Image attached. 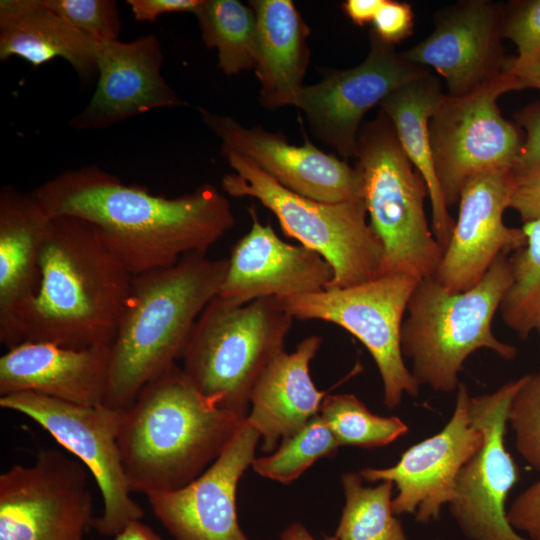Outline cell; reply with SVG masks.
I'll use <instances>...</instances> for the list:
<instances>
[{
    "label": "cell",
    "mask_w": 540,
    "mask_h": 540,
    "mask_svg": "<svg viewBox=\"0 0 540 540\" xmlns=\"http://www.w3.org/2000/svg\"><path fill=\"white\" fill-rule=\"evenodd\" d=\"M245 419L202 394L174 365L123 409L118 446L131 491L147 496L189 484L219 457Z\"/></svg>",
    "instance_id": "3"
},
{
    "label": "cell",
    "mask_w": 540,
    "mask_h": 540,
    "mask_svg": "<svg viewBox=\"0 0 540 540\" xmlns=\"http://www.w3.org/2000/svg\"><path fill=\"white\" fill-rule=\"evenodd\" d=\"M338 441L318 414L293 434L283 438L271 454L254 458L251 467L262 477L289 484L317 460L334 456Z\"/></svg>",
    "instance_id": "32"
},
{
    "label": "cell",
    "mask_w": 540,
    "mask_h": 540,
    "mask_svg": "<svg viewBox=\"0 0 540 540\" xmlns=\"http://www.w3.org/2000/svg\"><path fill=\"white\" fill-rule=\"evenodd\" d=\"M88 469L56 448L0 475V540H84L93 520Z\"/></svg>",
    "instance_id": "12"
},
{
    "label": "cell",
    "mask_w": 540,
    "mask_h": 540,
    "mask_svg": "<svg viewBox=\"0 0 540 540\" xmlns=\"http://www.w3.org/2000/svg\"><path fill=\"white\" fill-rule=\"evenodd\" d=\"M202 0H128L133 17L139 22H154L159 16L175 12H194Z\"/></svg>",
    "instance_id": "40"
},
{
    "label": "cell",
    "mask_w": 540,
    "mask_h": 540,
    "mask_svg": "<svg viewBox=\"0 0 540 540\" xmlns=\"http://www.w3.org/2000/svg\"><path fill=\"white\" fill-rule=\"evenodd\" d=\"M319 415L340 446L381 447L408 432V426L400 418L372 413L353 394L326 396Z\"/></svg>",
    "instance_id": "31"
},
{
    "label": "cell",
    "mask_w": 540,
    "mask_h": 540,
    "mask_svg": "<svg viewBox=\"0 0 540 540\" xmlns=\"http://www.w3.org/2000/svg\"><path fill=\"white\" fill-rule=\"evenodd\" d=\"M456 391L453 414L441 431L408 448L395 465L359 472L364 481L396 486V515L413 514L419 523L438 520L453 498L460 470L483 445L484 435L470 416L468 389L460 383Z\"/></svg>",
    "instance_id": "15"
},
{
    "label": "cell",
    "mask_w": 540,
    "mask_h": 540,
    "mask_svg": "<svg viewBox=\"0 0 540 540\" xmlns=\"http://www.w3.org/2000/svg\"><path fill=\"white\" fill-rule=\"evenodd\" d=\"M199 112L204 124L221 140V152L247 157L286 189L329 203L363 198L359 171L346 160L319 150L308 139L296 146L260 126L248 128L205 108Z\"/></svg>",
    "instance_id": "16"
},
{
    "label": "cell",
    "mask_w": 540,
    "mask_h": 540,
    "mask_svg": "<svg viewBox=\"0 0 540 540\" xmlns=\"http://www.w3.org/2000/svg\"><path fill=\"white\" fill-rule=\"evenodd\" d=\"M293 320L273 297L233 305L216 296L193 328L182 369L202 394L247 417L253 387L285 351Z\"/></svg>",
    "instance_id": "7"
},
{
    "label": "cell",
    "mask_w": 540,
    "mask_h": 540,
    "mask_svg": "<svg viewBox=\"0 0 540 540\" xmlns=\"http://www.w3.org/2000/svg\"><path fill=\"white\" fill-rule=\"evenodd\" d=\"M280 540H318L301 523H293L286 527L280 534ZM324 540H337L336 537L329 536Z\"/></svg>",
    "instance_id": "44"
},
{
    "label": "cell",
    "mask_w": 540,
    "mask_h": 540,
    "mask_svg": "<svg viewBox=\"0 0 540 540\" xmlns=\"http://www.w3.org/2000/svg\"><path fill=\"white\" fill-rule=\"evenodd\" d=\"M512 282L510 258L502 254L483 278L462 292H452L434 277L418 281L401 330L403 356L417 383L452 393L466 359L486 348L512 360L517 348L493 334L492 321Z\"/></svg>",
    "instance_id": "5"
},
{
    "label": "cell",
    "mask_w": 540,
    "mask_h": 540,
    "mask_svg": "<svg viewBox=\"0 0 540 540\" xmlns=\"http://www.w3.org/2000/svg\"><path fill=\"white\" fill-rule=\"evenodd\" d=\"M429 72L406 61L394 45L372 30L370 49L359 65L333 70L315 84L305 85L298 108L312 134L343 158L355 157L365 114L393 91Z\"/></svg>",
    "instance_id": "14"
},
{
    "label": "cell",
    "mask_w": 540,
    "mask_h": 540,
    "mask_svg": "<svg viewBox=\"0 0 540 540\" xmlns=\"http://www.w3.org/2000/svg\"><path fill=\"white\" fill-rule=\"evenodd\" d=\"M383 0H347L342 3L343 12L356 25L372 23Z\"/></svg>",
    "instance_id": "41"
},
{
    "label": "cell",
    "mask_w": 540,
    "mask_h": 540,
    "mask_svg": "<svg viewBox=\"0 0 540 540\" xmlns=\"http://www.w3.org/2000/svg\"><path fill=\"white\" fill-rule=\"evenodd\" d=\"M355 158L369 225L383 249L380 276L406 274L419 281L434 277L444 249L426 217L428 188L381 109L362 125Z\"/></svg>",
    "instance_id": "6"
},
{
    "label": "cell",
    "mask_w": 540,
    "mask_h": 540,
    "mask_svg": "<svg viewBox=\"0 0 540 540\" xmlns=\"http://www.w3.org/2000/svg\"><path fill=\"white\" fill-rule=\"evenodd\" d=\"M536 331H538L540 333V319L538 321V324H537V327H536Z\"/></svg>",
    "instance_id": "45"
},
{
    "label": "cell",
    "mask_w": 540,
    "mask_h": 540,
    "mask_svg": "<svg viewBox=\"0 0 540 540\" xmlns=\"http://www.w3.org/2000/svg\"><path fill=\"white\" fill-rule=\"evenodd\" d=\"M0 407L21 413L46 430L93 475L103 499V511L91 527L115 537L144 510L131 496L118 446L123 409L101 404L83 406L32 392L0 396Z\"/></svg>",
    "instance_id": "11"
},
{
    "label": "cell",
    "mask_w": 540,
    "mask_h": 540,
    "mask_svg": "<svg viewBox=\"0 0 540 540\" xmlns=\"http://www.w3.org/2000/svg\"><path fill=\"white\" fill-rule=\"evenodd\" d=\"M443 96L440 81L429 71L393 91L380 103V108L391 121L406 156L427 185L432 231L445 250L455 220L438 183L429 137V121Z\"/></svg>",
    "instance_id": "27"
},
{
    "label": "cell",
    "mask_w": 540,
    "mask_h": 540,
    "mask_svg": "<svg viewBox=\"0 0 540 540\" xmlns=\"http://www.w3.org/2000/svg\"><path fill=\"white\" fill-rule=\"evenodd\" d=\"M514 184L512 169H497L472 177L462 188L458 218L434 276L449 291L475 286L497 257L526 244L522 228L503 221Z\"/></svg>",
    "instance_id": "18"
},
{
    "label": "cell",
    "mask_w": 540,
    "mask_h": 540,
    "mask_svg": "<svg viewBox=\"0 0 540 540\" xmlns=\"http://www.w3.org/2000/svg\"><path fill=\"white\" fill-rule=\"evenodd\" d=\"M222 155L233 170L223 176L222 189L233 197L258 200L276 216L284 234L320 254L334 273L328 288L380 276L383 249L367 222L363 198L337 203L310 199L281 186L247 157Z\"/></svg>",
    "instance_id": "8"
},
{
    "label": "cell",
    "mask_w": 540,
    "mask_h": 540,
    "mask_svg": "<svg viewBox=\"0 0 540 540\" xmlns=\"http://www.w3.org/2000/svg\"><path fill=\"white\" fill-rule=\"evenodd\" d=\"M505 71L514 75L521 83L522 88H535L540 90V54L532 61L516 65L507 58Z\"/></svg>",
    "instance_id": "42"
},
{
    "label": "cell",
    "mask_w": 540,
    "mask_h": 540,
    "mask_svg": "<svg viewBox=\"0 0 540 540\" xmlns=\"http://www.w3.org/2000/svg\"><path fill=\"white\" fill-rule=\"evenodd\" d=\"M518 452L540 473V371L523 376L511 403L509 422Z\"/></svg>",
    "instance_id": "33"
},
{
    "label": "cell",
    "mask_w": 540,
    "mask_h": 540,
    "mask_svg": "<svg viewBox=\"0 0 540 540\" xmlns=\"http://www.w3.org/2000/svg\"><path fill=\"white\" fill-rule=\"evenodd\" d=\"M321 343L317 335L304 338L295 351L275 357L256 381L246 421L260 435L263 452H273L279 441L319 414L326 392L315 386L310 363Z\"/></svg>",
    "instance_id": "24"
},
{
    "label": "cell",
    "mask_w": 540,
    "mask_h": 540,
    "mask_svg": "<svg viewBox=\"0 0 540 540\" xmlns=\"http://www.w3.org/2000/svg\"><path fill=\"white\" fill-rule=\"evenodd\" d=\"M501 35L517 48V56L510 57L513 64H526L536 58L540 54V0L502 6Z\"/></svg>",
    "instance_id": "35"
},
{
    "label": "cell",
    "mask_w": 540,
    "mask_h": 540,
    "mask_svg": "<svg viewBox=\"0 0 540 540\" xmlns=\"http://www.w3.org/2000/svg\"><path fill=\"white\" fill-rule=\"evenodd\" d=\"M372 24V31L375 34L383 41L394 45L412 34L414 12L408 3L383 0Z\"/></svg>",
    "instance_id": "36"
},
{
    "label": "cell",
    "mask_w": 540,
    "mask_h": 540,
    "mask_svg": "<svg viewBox=\"0 0 540 540\" xmlns=\"http://www.w3.org/2000/svg\"><path fill=\"white\" fill-rule=\"evenodd\" d=\"M39 198L14 187L0 192V342L15 346L19 310L34 295L39 256L52 221Z\"/></svg>",
    "instance_id": "23"
},
{
    "label": "cell",
    "mask_w": 540,
    "mask_h": 540,
    "mask_svg": "<svg viewBox=\"0 0 540 540\" xmlns=\"http://www.w3.org/2000/svg\"><path fill=\"white\" fill-rule=\"evenodd\" d=\"M34 192L51 217L93 224L133 276L206 253L236 224L229 200L211 184L168 198L94 164L62 172Z\"/></svg>",
    "instance_id": "1"
},
{
    "label": "cell",
    "mask_w": 540,
    "mask_h": 540,
    "mask_svg": "<svg viewBox=\"0 0 540 540\" xmlns=\"http://www.w3.org/2000/svg\"><path fill=\"white\" fill-rule=\"evenodd\" d=\"M227 258L205 252L132 278L114 340L104 404L126 409L140 390L181 359L193 328L222 286Z\"/></svg>",
    "instance_id": "4"
},
{
    "label": "cell",
    "mask_w": 540,
    "mask_h": 540,
    "mask_svg": "<svg viewBox=\"0 0 540 540\" xmlns=\"http://www.w3.org/2000/svg\"><path fill=\"white\" fill-rule=\"evenodd\" d=\"M110 358L111 346L22 342L0 357V396L32 392L83 406L104 404Z\"/></svg>",
    "instance_id": "22"
},
{
    "label": "cell",
    "mask_w": 540,
    "mask_h": 540,
    "mask_svg": "<svg viewBox=\"0 0 540 540\" xmlns=\"http://www.w3.org/2000/svg\"><path fill=\"white\" fill-rule=\"evenodd\" d=\"M356 472L342 474L345 495L337 540H408L392 508L394 484L382 481L375 487L363 485Z\"/></svg>",
    "instance_id": "29"
},
{
    "label": "cell",
    "mask_w": 540,
    "mask_h": 540,
    "mask_svg": "<svg viewBox=\"0 0 540 540\" xmlns=\"http://www.w3.org/2000/svg\"><path fill=\"white\" fill-rule=\"evenodd\" d=\"M250 230L232 247L218 297L233 305L327 289L334 273L317 252L282 240L251 207Z\"/></svg>",
    "instance_id": "20"
},
{
    "label": "cell",
    "mask_w": 540,
    "mask_h": 540,
    "mask_svg": "<svg viewBox=\"0 0 540 540\" xmlns=\"http://www.w3.org/2000/svg\"><path fill=\"white\" fill-rule=\"evenodd\" d=\"M515 184L509 208L523 223L540 218V166L514 172Z\"/></svg>",
    "instance_id": "38"
},
{
    "label": "cell",
    "mask_w": 540,
    "mask_h": 540,
    "mask_svg": "<svg viewBox=\"0 0 540 540\" xmlns=\"http://www.w3.org/2000/svg\"><path fill=\"white\" fill-rule=\"evenodd\" d=\"M257 22L254 70L268 109L298 108L310 51V29L290 0H251Z\"/></svg>",
    "instance_id": "25"
},
{
    "label": "cell",
    "mask_w": 540,
    "mask_h": 540,
    "mask_svg": "<svg viewBox=\"0 0 540 540\" xmlns=\"http://www.w3.org/2000/svg\"><path fill=\"white\" fill-rule=\"evenodd\" d=\"M259 440L245 419L200 476L179 489L147 495L154 515L175 540H250L239 524L236 497Z\"/></svg>",
    "instance_id": "17"
},
{
    "label": "cell",
    "mask_w": 540,
    "mask_h": 540,
    "mask_svg": "<svg viewBox=\"0 0 540 540\" xmlns=\"http://www.w3.org/2000/svg\"><path fill=\"white\" fill-rule=\"evenodd\" d=\"M515 120L524 132V143L513 171L540 166V102L518 111Z\"/></svg>",
    "instance_id": "39"
},
{
    "label": "cell",
    "mask_w": 540,
    "mask_h": 540,
    "mask_svg": "<svg viewBox=\"0 0 540 540\" xmlns=\"http://www.w3.org/2000/svg\"><path fill=\"white\" fill-rule=\"evenodd\" d=\"M521 228L526 244L510 257L512 282L499 311L505 325L527 339L540 319V218Z\"/></svg>",
    "instance_id": "30"
},
{
    "label": "cell",
    "mask_w": 540,
    "mask_h": 540,
    "mask_svg": "<svg viewBox=\"0 0 540 540\" xmlns=\"http://www.w3.org/2000/svg\"><path fill=\"white\" fill-rule=\"evenodd\" d=\"M520 81L504 71L460 97L444 94L429 121L430 145L440 189L447 207L458 203L472 177L497 169H514L524 132L505 119L501 95L522 90Z\"/></svg>",
    "instance_id": "10"
},
{
    "label": "cell",
    "mask_w": 540,
    "mask_h": 540,
    "mask_svg": "<svg viewBox=\"0 0 540 540\" xmlns=\"http://www.w3.org/2000/svg\"><path fill=\"white\" fill-rule=\"evenodd\" d=\"M38 265L36 291L16 316L15 345L111 346L133 275L97 228L78 217H53Z\"/></svg>",
    "instance_id": "2"
},
{
    "label": "cell",
    "mask_w": 540,
    "mask_h": 540,
    "mask_svg": "<svg viewBox=\"0 0 540 540\" xmlns=\"http://www.w3.org/2000/svg\"><path fill=\"white\" fill-rule=\"evenodd\" d=\"M15 56L35 67L60 57L84 80L97 74L96 44L44 0L0 1V60Z\"/></svg>",
    "instance_id": "26"
},
{
    "label": "cell",
    "mask_w": 540,
    "mask_h": 540,
    "mask_svg": "<svg viewBox=\"0 0 540 540\" xmlns=\"http://www.w3.org/2000/svg\"><path fill=\"white\" fill-rule=\"evenodd\" d=\"M510 525L531 540H540V480L512 502L507 510Z\"/></svg>",
    "instance_id": "37"
},
{
    "label": "cell",
    "mask_w": 540,
    "mask_h": 540,
    "mask_svg": "<svg viewBox=\"0 0 540 540\" xmlns=\"http://www.w3.org/2000/svg\"><path fill=\"white\" fill-rule=\"evenodd\" d=\"M418 281L389 274L354 286L276 299L293 319L333 323L356 337L376 363L385 406L394 409L404 394L417 397L420 388L401 349L403 317Z\"/></svg>",
    "instance_id": "9"
},
{
    "label": "cell",
    "mask_w": 540,
    "mask_h": 540,
    "mask_svg": "<svg viewBox=\"0 0 540 540\" xmlns=\"http://www.w3.org/2000/svg\"><path fill=\"white\" fill-rule=\"evenodd\" d=\"M523 376L496 391L470 399V416L484 435L479 451L460 470L450 512L469 540H531L507 519L506 501L519 480L505 435L511 403Z\"/></svg>",
    "instance_id": "13"
},
{
    "label": "cell",
    "mask_w": 540,
    "mask_h": 540,
    "mask_svg": "<svg viewBox=\"0 0 540 540\" xmlns=\"http://www.w3.org/2000/svg\"><path fill=\"white\" fill-rule=\"evenodd\" d=\"M163 60L153 34L96 44L97 86L69 125L77 130L101 129L150 110L182 105L161 74Z\"/></svg>",
    "instance_id": "21"
},
{
    "label": "cell",
    "mask_w": 540,
    "mask_h": 540,
    "mask_svg": "<svg viewBox=\"0 0 540 540\" xmlns=\"http://www.w3.org/2000/svg\"><path fill=\"white\" fill-rule=\"evenodd\" d=\"M203 43L216 48L227 76L254 68L257 22L254 10L238 0H202L194 12Z\"/></svg>",
    "instance_id": "28"
},
{
    "label": "cell",
    "mask_w": 540,
    "mask_h": 540,
    "mask_svg": "<svg viewBox=\"0 0 540 540\" xmlns=\"http://www.w3.org/2000/svg\"><path fill=\"white\" fill-rule=\"evenodd\" d=\"M113 540H163L150 526L141 520L131 522Z\"/></svg>",
    "instance_id": "43"
},
{
    "label": "cell",
    "mask_w": 540,
    "mask_h": 540,
    "mask_svg": "<svg viewBox=\"0 0 540 540\" xmlns=\"http://www.w3.org/2000/svg\"><path fill=\"white\" fill-rule=\"evenodd\" d=\"M94 44L118 40L121 22L114 0H44Z\"/></svg>",
    "instance_id": "34"
},
{
    "label": "cell",
    "mask_w": 540,
    "mask_h": 540,
    "mask_svg": "<svg viewBox=\"0 0 540 540\" xmlns=\"http://www.w3.org/2000/svg\"><path fill=\"white\" fill-rule=\"evenodd\" d=\"M501 15L502 5L487 0L446 6L434 16V31L401 54L433 68L446 81L447 95L464 96L505 71Z\"/></svg>",
    "instance_id": "19"
}]
</instances>
